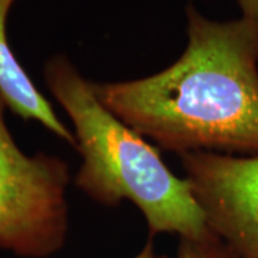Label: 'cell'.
<instances>
[{
    "mask_svg": "<svg viewBox=\"0 0 258 258\" xmlns=\"http://www.w3.org/2000/svg\"><path fill=\"white\" fill-rule=\"evenodd\" d=\"M188 45L147 78L92 82L102 105L162 151L258 155V25L186 8Z\"/></svg>",
    "mask_w": 258,
    "mask_h": 258,
    "instance_id": "6da1fadb",
    "label": "cell"
},
{
    "mask_svg": "<svg viewBox=\"0 0 258 258\" xmlns=\"http://www.w3.org/2000/svg\"><path fill=\"white\" fill-rule=\"evenodd\" d=\"M47 88L74 125L82 166L75 185L96 203H132L142 212L151 235L178 234L204 238L212 234L185 178L176 176L158 149L109 112L66 56L45 63Z\"/></svg>",
    "mask_w": 258,
    "mask_h": 258,
    "instance_id": "7a4b0ae2",
    "label": "cell"
},
{
    "mask_svg": "<svg viewBox=\"0 0 258 258\" xmlns=\"http://www.w3.org/2000/svg\"><path fill=\"white\" fill-rule=\"evenodd\" d=\"M0 95V248L25 258H46L66 242L69 165L62 158L26 155L5 120Z\"/></svg>",
    "mask_w": 258,
    "mask_h": 258,
    "instance_id": "3957f363",
    "label": "cell"
},
{
    "mask_svg": "<svg viewBox=\"0 0 258 258\" xmlns=\"http://www.w3.org/2000/svg\"><path fill=\"white\" fill-rule=\"evenodd\" d=\"M212 234L237 258H258V155H179Z\"/></svg>",
    "mask_w": 258,
    "mask_h": 258,
    "instance_id": "277c9868",
    "label": "cell"
},
{
    "mask_svg": "<svg viewBox=\"0 0 258 258\" xmlns=\"http://www.w3.org/2000/svg\"><path fill=\"white\" fill-rule=\"evenodd\" d=\"M16 0H0V95L8 108L26 120L42 123L57 138L76 147L74 132L57 118L50 102L19 63L8 40V16Z\"/></svg>",
    "mask_w": 258,
    "mask_h": 258,
    "instance_id": "5b68a950",
    "label": "cell"
},
{
    "mask_svg": "<svg viewBox=\"0 0 258 258\" xmlns=\"http://www.w3.org/2000/svg\"><path fill=\"white\" fill-rule=\"evenodd\" d=\"M176 258H237L220 238L210 234L204 238H181Z\"/></svg>",
    "mask_w": 258,
    "mask_h": 258,
    "instance_id": "8992f818",
    "label": "cell"
},
{
    "mask_svg": "<svg viewBox=\"0 0 258 258\" xmlns=\"http://www.w3.org/2000/svg\"><path fill=\"white\" fill-rule=\"evenodd\" d=\"M242 16L258 25V0H237Z\"/></svg>",
    "mask_w": 258,
    "mask_h": 258,
    "instance_id": "52a82bcc",
    "label": "cell"
},
{
    "mask_svg": "<svg viewBox=\"0 0 258 258\" xmlns=\"http://www.w3.org/2000/svg\"><path fill=\"white\" fill-rule=\"evenodd\" d=\"M134 258H168L166 255H162V254H158L155 248H154V244L149 241L145 244V247L139 251L138 254Z\"/></svg>",
    "mask_w": 258,
    "mask_h": 258,
    "instance_id": "ba28073f",
    "label": "cell"
}]
</instances>
